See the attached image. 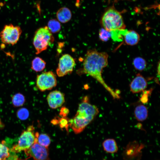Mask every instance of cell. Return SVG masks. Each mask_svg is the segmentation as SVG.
Here are the masks:
<instances>
[{
    "mask_svg": "<svg viewBox=\"0 0 160 160\" xmlns=\"http://www.w3.org/2000/svg\"><path fill=\"white\" fill-rule=\"evenodd\" d=\"M108 57L106 52H99L95 49H89L85 55L83 67L78 70L77 73L79 75L84 74L91 76L102 85L113 99H119L120 98L119 94L106 83L102 76L103 69L108 65Z\"/></svg>",
    "mask_w": 160,
    "mask_h": 160,
    "instance_id": "obj_1",
    "label": "cell"
},
{
    "mask_svg": "<svg viewBox=\"0 0 160 160\" xmlns=\"http://www.w3.org/2000/svg\"><path fill=\"white\" fill-rule=\"evenodd\" d=\"M98 108L91 104L89 97L83 98L74 116L70 120V127L76 134L82 132L98 114Z\"/></svg>",
    "mask_w": 160,
    "mask_h": 160,
    "instance_id": "obj_2",
    "label": "cell"
},
{
    "mask_svg": "<svg viewBox=\"0 0 160 160\" xmlns=\"http://www.w3.org/2000/svg\"><path fill=\"white\" fill-rule=\"evenodd\" d=\"M54 41V36L47 26L38 29L35 33L33 41L36 54H38L46 50Z\"/></svg>",
    "mask_w": 160,
    "mask_h": 160,
    "instance_id": "obj_3",
    "label": "cell"
},
{
    "mask_svg": "<svg viewBox=\"0 0 160 160\" xmlns=\"http://www.w3.org/2000/svg\"><path fill=\"white\" fill-rule=\"evenodd\" d=\"M39 133L35 132L33 125L29 126L26 130L21 133L17 143L13 146L11 151L12 152L18 153L22 151L28 150L36 142Z\"/></svg>",
    "mask_w": 160,
    "mask_h": 160,
    "instance_id": "obj_4",
    "label": "cell"
},
{
    "mask_svg": "<svg viewBox=\"0 0 160 160\" xmlns=\"http://www.w3.org/2000/svg\"><path fill=\"white\" fill-rule=\"evenodd\" d=\"M103 28L111 31L125 29V25L122 16L116 10L110 9L104 14L102 19Z\"/></svg>",
    "mask_w": 160,
    "mask_h": 160,
    "instance_id": "obj_5",
    "label": "cell"
},
{
    "mask_svg": "<svg viewBox=\"0 0 160 160\" xmlns=\"http://www.w3.org/2000/svg\"><path fill=\"white\" fill-rule=\"evenodd\" d=\"M22 33L20 27L10 24L5 25L0 32L1 42L12 46L18 41Z\"/></svg>",
    "mask_w": 160,
    "mask_h": 160,
    "instance_id": "obj_6",
    "label": "cell"
},
{
    "mask_svg": "<svg viewBox=\"0 0 160 160\" xmlns=\"http://www.w3.org/2000/svg\"><path fill=\"white\" fill-rule=\"evenodd\" d=\"M36 83L41 91L51 90L57 84L56 75L51 71L43 72L37 75Z\"/></svg>",
    "mask_w": 160,
    "mask_h": 160,
    "instance_id": "obj_7",
    "label": "cell"
},
{
    "mask_svg": "<svg viewBox=\"0 0 160 160\" xmlns=\"http://www.w3.org/2000/svg\"><path fill=\"white\" fill-rule=\"evenodd\" d=\"M75 64L74 59L71 55L68 54L63 55L59 59L56 70L57 75L61 77L71 73Z\"/></svg>",
    "mask_w": 160,
    "mask_h": 160,
    "instance_id": "obj_8",
    "label": "cell"
},
{
    "mask_svg": "<svg viewBox=\"0 0 160 160\" xmlns=\"http://www.w3.org/2000/svg\"><path fill=\"white\" fill-rule=\"evenodd\" d=\"M27 156L33 160H49L48 148L35 142L28 150L25 151Z\"/></svg>",
    "mask_w": 160,
    "mask_h": 160,
    "instance_id": "obj_9",
    "label": "cell"
},
{
    "mask_svg": "<svg viewBox=\"0 0 160 160\" xmlns=\"http://www.w3.org/2000/svg\"><path fill=\"white\" fill-rule=\"evenodd\" d=\"M47 99L49 106L55 109L60 107L64 103L65 95L60 91L55 90L49 94Z\"/></svg>",
    "mask_w": 160,
    "mask_h": 160,
    "instance_id": "obj_10",
    "label": "cell"
},
{
    "mask_svg": "<svg viewBox=\"0 0 160 160\" xmlns=\"http://www.w3.org/2000/svg\"><path fill=\"white\" fill-rule=\"evenodd\" d=\"M147 85L146 79L141 74L138 73L130 84V90L133 94L139 93L143 92Z\"/></svg>",
    "mask_w": 160,
    "mask_h": 160,
    "instance_id": "obj_11",
    "label": "cell"
},
{
    "mask_svg": "<svg viewBox=\"0 0 160 160\" xmlns=\"http://www.w3.org/2000/svg\"><path fill=\"white\" fill-rule=\"evenodd\" d=\"M140 39L139 35L133 30H124L123 40L127 45L134 46L138 44Z\"/></svg>",
    "mask_w": 160,
    "mask_h": 160,
    "instance_id": "obj_12",
    "label": "cell"
},
{
    "mask_svg": "<svg viewBox=\"0 0 160 160\" xmlns=\"http://www.w3.org/2000/svg\"><path fill=\"white\" fill-rule=\"evenodd\" d=\"M134 114L136 120L139 121H145L148 116V111L147 107L143 104L139 105L135 108Z\"/></svg>",
    "mask_w": 160,
    "mask_h": 160,
    "instance_id": "obj_13",
    "label": "cell"
},
{
    "mask_svg": "<svg viewBox=\"0 0 160 160\" xmlns=\"http://www.w3.org/2000/svg\"><path fill=\"white\" fill-rule=\"evenodd\" d=\"M57 17L58 20L62 23H65L71 19L72 14L71 11L66 7L60 9L57 13Z\"/></svg>",
    "mask_w": 160,
    "mask_h": 160,
    "instance_id": "obj_14",
    "label": "cell"
},
{
    "mask_svg": "<svg viewBox=\"0 0 160 160\" xmlns=\"http://www.w3.org/2000/svg\"><path fill=\"white\" fill-rule=\"evenodd\" d=\"M104 150L108 153H114L118 150V147L115 140L112 138L105 140L103 143Z\"/></svg>",
    "mask_w": 160,
    "mask_h": 160,
    "instance_id": "obj_15",
    "label": "cell"
},
{
    "mask_svg": "<svg viewBox=\"0 0 160 160\" xmlns=\"http://www.w3.org/2000/svg\"><path fill=\"white\" fill-rule=\"evenodd\" d=\"M46 63L42 58L37 57L31 62V68L33 71L39 72L42 71L46 67Z\"/></svg>",
    "mask_w": 160,
    "mask_h": 160,
    "instance_id": "obj_16",
    "label": "cell"
},
{
    "mask_svg": "<svg viewBox=\"0 0 160 160\" xmlns=\"http://www.w3.org/2000/svg\"><path fill=\"white\" fill-rule=\"evenodd\" d=\"M133 64L135 68L140 71L145 69L147 65L145 60L141 57L135 58L133 60Z\"/></svg>",
    "mask_w": 160,
    "mask_h": 160,
    "instance_id": "obj_17",
    "label": "cell"
},
{
    "mask_svg": "<svg viewBox=\"0 0 160 160\" xmlns=\"http://www.w3.org/2000/svg\"><path fill=\"white\" fill-rule=\"evenodd\" d=\"M50 137L47 134H39L37 137V142L40 145L48 148L51 143Z\"/></svg>",
    "mask_w": 160,
    "mask_h": 160,
    "instance_id": "obj_18",
    "label": "cell"
},
{
    "mask_svg": "<svg viewBox=\"0 0 160 160\" xmlns=\"http://www.w3.org/2000/svg\"><path fill=\"white\" fill-rule=\"evenodd\" d=\"M25 97L21 93H17L14 95L12 98V102L13 106L15 107L21 106L25 102Z\"/></svg>",
    "mask_w": 160,
    "mask_h": 160,
    "instance_id": "obj_19",
    "label": "cell"
},
{
    "mask_svg": "<svg viewBox=\"0 0 160 160\" xmlns=\"http://www.w3.org/2000/svg\"><path fill=\"white\" fill-rule=\"evenodd\" d=\"M48 28L52 33H56L59 32L61 29V25L57 20L53 19L49 21L48 23Z\"/></svg>",
    "mask_w": 160,
    "mask_h": 160,
    "instance_id": "obj_20",
    "label": "cell"
},
{
    "mask_svg": "<svg viewBox=\"0 0 160 160\" xmlns=\"http://www.w3.org/2000/svg\"><path fill=\"white\" fill-rule=\"evenodd\" d=\"M57 124H58L61 129H65L67 132L68 131L69 127H70V119L67 117H57Z\"/></svg>",
    "mask_w": 160,
    "mask_h": 160,
    "instance_id": "obj_21",
    "label": "cell"
},
{
    "mask_svg": "<svg viewBox=\"0 0 160 160\" xmlns=\"http://www.w3.org/2000/svg\"><path fill=\"white\" fill-rule=\"evenodd\" d=\"M9 156V148L4 143H0V160H7Z\"/></svg>",
    "mask_w": 160,
    "mask_h": 160,
    "instance_id": "obj_22",
    "label": "cell"
},
{
    "mask_svg": "<svg viewBox=\"0 0 160 160\" xmlns=\"http://www.w3.org/2000/svg\"><path fill=\"white\" fill-rule=\"evenodd\" d=\"M99 37L100 39L103 41H106L111 38L110 31H108L104 28L100 29Z\"/></svg>",
    "mask_w": 160,
    "mask_h": 160,
    "instance_id": "obj_23",
    "label": "cell"
},
{
    "mask_svg": "<svg viewBox=\"0 0 160 160\" xmlns=\"http://www.w3.org/2000/svg\"><path fill=\"white\" fill-rule=\"evenodd\" d=\"M17 115L20 119L21 120H25L27 119L28 117L29 113L26 108H22L17 111Z\"/></svg>",
    "mask_w": 160,
    "mask_h": 160,
    "instance_id": "obj_24",
    "label": "cell"
},
{
    "mask_svg": "<svg viewBox=\"0 0 160 160\" xmlns=\"http://www.w3.org/2000/svg\"><path fill=\"white\" fill-rule=\"evenodd\" d=\"M69 112L68 109L65 107H63L60 110L59 115L62 117H67Z\"/></svg>",
    "mask_w": 160,
    "mask_h": 160,
    "instance_id": "obj_25",
    "label": "cell"
},
{
    "mask_svg": "<svg viewBox=\"0 0 160 160\" xmlns=\"http://www.w3.org/2000/svg\"><path fill=\"white\" fill-rule=\"evenodd\" d=\"M2 126V124L1 123V121L0 119V127H1Z\"/></svg>",
    "mask_w": 160,
    "mask_h": 160,
    "instance_id": "obj_26",
    "label": "cell"
},
{
    "mask_svg": "<svg viewBox=\"0 0 160 160\" xmlns=\"http://www.w3.org/2000/svg\"><path fill=\"white\" fill-rule=\"evenodd\" d=\"M0 9H1V7L0 6Z\"/></svg>",
    "mask_w": 160,
    "mask_h": 160,
    "instance_id": "obj_27",
    "label": "cell"
}]
</instances>
